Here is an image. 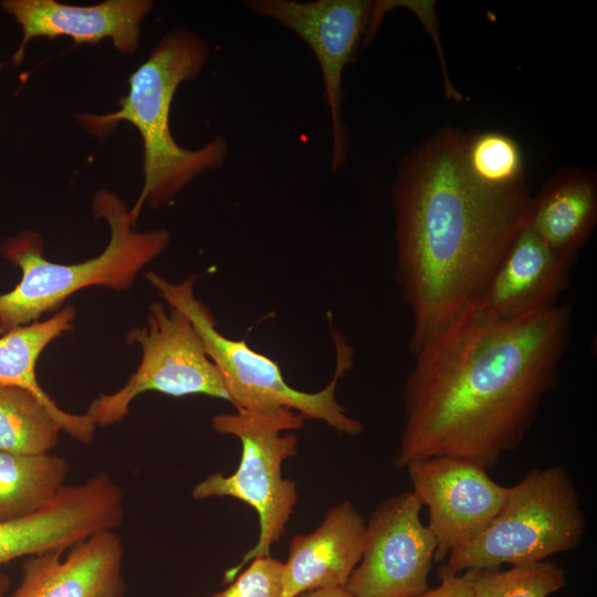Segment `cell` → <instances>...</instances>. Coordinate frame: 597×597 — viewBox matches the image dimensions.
<instances>
[{
  "label": "cell",
  "instance_id": "6da1fadb",
  "mask_svg": "<svg viewBox=\"0 0 597 597\" xmlns=\"http://www.w3.org/2000/svg\"><path fill=\"white\" fill-rule=\"evenodd\" d=\"M572 322L569 304L513 318L474 312L429 339L405 380L394 467L451 457L490 470L514 451L558 386Z\"/></svg>",
  "mask_w": 597,
  "mask_h": 597
},
{
  "label": "cell",
  "instance_id": "7a4b0ae2",
  "mask_svg": "<svg viewBox=\"0 0 597 597\" xmlns=\"http://www.w3.org/2000/svg\"><path fill=\"white\" fill-rule=\"evenodd\" d=\"M467 133L444 128L399 164L392 187L395 277L411 315L408 350L476 312L533 196L479 184L464 164Z\"/></svg>",
  "mask_w": 597,
  "mask_h": 597
},
{
  "label": "cell",
  "instance_id": "3957f363",
  "mask_svg": "<svg viewBox=\"0 0 597 597\" xmlns=\"http://www.w3.org/2000/svg\"><path fill=\"white\" fill-rule=\"evenodd\" d=\"M209 57L208 43L193 31H168L148 59L129 76V92L113 113H77L81 127L103 138L119 122L130 123L139 132L144 146V184L130 219L136 226L144 206L157 209L169 203L182 188L208 169L224 164L229 143L218 136L191 150L176 143L170 133L169 113L178 86L201 72Z\"/></svg>",
  "mask_w": 597,
  "mask_h": 597
},
{
  "label": "cell",
  "instance_id": "277c9868",
  "mask_svg": "<svg viewBox=\"0 0 597 597\" xmlns=\"http://www.w3.org/2000/svg\"><path fill=\"white\" fill-rule=\"evenodd\" d=\"M92 212L106 221L109 242L97 256L75 264L44 259L39 233L23 231L8 238L2 255L21 270L20 282L0 295V335L38 322L72 294L90 286L127 290L137 274L169 245L165 229L138 232L125 202L113 191L101 189L92 199Z\"/></svg>",
  "mask_w": 597,
  "mask_h": 597
},
{
  "label": "cell",
  "instance_id": "5b68a950",
  "mask_svg": "<svg viewBox=\"0 0 597 597\" xmlns=\"http://www.w3.org/2000/svg\"><path fill=\"white\" fill-rule=\"evenodd\" d=\"M145 276L169 306L190 320L237 410L269 412L286 408L305 419L323 421L341 434L363 433V423L350 417L336 398L338 380L354 364V349L342 333L332 329L336 363L331 381L318 391L298 390L285 381L272 358L258 353L245 341L229 338L217 329L210 308L195 294L196 277L171 283L154 272Z\"/></svg>",
  "mask_w": 597,
  "mask_h": 597
},
{
  "label": "cell",
  "instance_id": "8992f818",
  "mask_svg": "<svg viewBox=\"0 0 597 597\" xmlns=\"http://www.w3.org/2000/svg\"><path fill=\"white\" fill-rule=\"evenodd\" d=\"M586 527L579 491L567 469L534 468L507 486L500 512L484 531L452 551L441 566L458 574L546 561L577 548Z\"/></svg>",
  "mask_w": 597,
  "mask_h": 597
},
{
  "label": "cell",
  "instance_id": "52a82bcc",
  "mask_svg": "<svg viewBox=\"0 0 597 597\" xmlns=\"http://www.w3.org/2000/svg\"><path fill=\"white\" fill-rule=\"evenodd\" d=\"M304 421L301 413L286 408L269 412L235 409L211 419L217 433L240 441V463L230 475L217 472L198 482L191 496L240 500L258 513L260 525L256 543L226 572L224 582H232L252 559L269 556L286 531L298 494L294 481L283 478L282 465L296 454L297 437L293 431L301 429Z\"/></svg>",
  "mask_w": 597,
  "mask_h": 597
},
{
  "label": "cell",
  "instance_id": "ba28073f",
  "mask_svg": "<svg viewBox=\"0 0 597 597\" xmlns=\"http://www.w3.org/2000/svg\"><path fill=\"white\" fill-rule=\"evenodd\" d=\"M127 343H137L142 360L127 383L113 394L95 398L86 415L100 427L115 425L128 413L130 402L145 391L172 397L206 395L232 404L217 366L190 320L161 302L149 306L147 323L128 332Z\"/></svg>",
  "mask_w": 597,
  "mask_h": 597
},
{
  "label": "cell",
  "instance_id": "9c48e42d",
  "mask_svg": "<svg viewBox=\"0 0 597 597\" xmlns=\"http://www.w3.org/2000/svg\"><path fill=\"white\" fill-rule=\"evenodd\" d=\"M253 13L295 32L314 52L323 77L324 97L332 121L331 169L347 159L349 138L343 119V71L359 43L375 33V2L367 0H248Z\"/></svg>",
  "mask_w": 597,
  "mask_h": 597
},
{
  "label": "cell",
  "instance_id": "30bf717a",
  "mask_svg": "<svg viewBox=\"0 0 597 597\" xmlns=\"http://www.w3.org/2000/svg\"><path fill=\"white\" fill-rule=\"evenodd\" d=\"M412 492L379 503L366 523L363 555L345 589L353 597H419L430 587L436 540Z\"/></svg>",
  "mask_w": 597,
  "mask_h": 597
},
{
  "label": "cell",
  "instance_id": "8fae6325",
  "mask_svg": "<svg viewBox=\"0 0 597 597\" xmlns=\"http://www.w3.org/2000/svg\"><path fill=\"white\" fill-rule=\"evenodd\" d=\"M412 492L428 507V528L437 549L434 562L465 545L500 512L507 486L493 481L481 465L451 457H432L410 463Z\"/></svg>",
  "mask_w": 597,
  "mask_h": 597
},
{
  "label": "cell",
  "instance_id": "7c38bea8",
  "mask_svg": "<svg viewBox=\"0 0 597 597\" xmlns=\"http://www.w3.org/2000/svg\"><path fill=\"white\" fill-rule=\"evenodd\" d=\"M1 7L20 24L23 38L12 56L15 66L30 40L70 36L76 44L111 39L116 50L134 53L142 22L154 8L149 0H107L94 6H71L55 0H4Z\"/></svg>",
  "mask_w": 597,
  "mask_h": 597
},
{
  "label": "cell",
  "instance_id": "4fadbf2b",
  "mask_svg": "<svg viewBox=\"0 0 597 597\" xmlns=\"http://www.w3.org/2000/svg\"><path fill=\"white\" fill-rule=\"evenodd\" d=\"M65 551L32 555L8 597H124V545L116 531L98 532Z\"/></svg>",
  "mask_w": 597,
  "mask_h": 597
},
{
  "label": "cell",
  "instance_id": "5bb4252c",
  "mask_svg": "<svg viewBox=\"0 0 597 597\" xmlns=\"http://www.w3.org/2000/svg\"><path fill=\"white\" fill-rule=\"evenodd\" d=\"M574 263L553 252L526 223L501 260L476 312L513 318L553 307L568 289Z\"/></svg>",
  "mask_w": 597,
  "mask_h": 597
},
{
  "label": "cell",
  "instance_id": "9a60e30c",
  "mask_svg": "<svg viewBox=\"0 0 597 597\" xmlns=\"http://www.w3.org/2000/svg\"><path fill=\"white\" fill-rule=\"evenodd\" d=\"M365 534L366 522L353 502L329 509L313 532L291 540L283 563V597L345 587L362 558Z\"/></svg>",
  "mask_w": 597,
  "mask_h": 597
},
{
  "label": "cell",
  "instance_id": "2e32d148",
  "mask_svg": "<svg viewBox=\"0 0 597 597\" xmlns=\"http://www.w3.org/2000/svg\"><path fill=\"white\" fill-rule=\"evenodd\" d=\"M597 222V176L564 167L533 196L528 227L556 254L576 261Z\"/></svg>",
  "mask_w": 597,
  "mask_h": 597
},
{
  "label": "cell",
  "instance_id": "e0dca14e",
  "mask_svg": "<svg viewBox=\"0 0 597 597\" xmlns=\"http://www.w3.org/2000/svg\"><path fill=\"white\" fill-rule=\"evenodd\" d=\"M76 311L67 305L43 321L13 328L0 336V386H13L33 394L56 418L64 432L81 443H91L96 425L86 415L61 409L36 380L35 364L56 337L73 329Z\"/></svg>",
  "mask_w": 597,
  "mask_h": 597
},
{
  "label": "cell",
  "instance_id": "ac0fdd59",
  "mask_svg": "<svg viewBox=\"0 0 597 597\" xmlns=\"http://www.w3.org/2000/svg\"><path fill=\"white\" fill-rule=\"evenodd\" d=\"M70 464L63 457L0 452V523L30 515L65 485Z\"/></svg>",
  "mask_w": 597,
  "mask_h": 597
},
{
  "label": "cell",
  "instance_id": "d6986e66",
  "mask_svg": "<svg viewBox=\"0 0 597 597\" xmlns=\"http://www.w3.org/2000/svg\"><path fill=\"white\" fill-rule=\"evenodd\" d=\"M61 431L60 422L33 394L0 386V452L50 453Z\"/></svg>",
  "mask_w": 597,
  "mask_h": 597
},
{
  "label": "cell",
  "instance_id": "ffe728a7",
  "mask_svg": "<svg viewBox=\"0 0 597 597\" xmlns=\"http://www.w3.org/2000/svg\"><path fill=\"white\" fill-rule=\"evenodd\" d=\"M463 157L470 175L485 187L511 191L526 186L521 147L502 132L467 133Z\"/></svg>",
  "mask_w": 597,
  "mask_h": 597
},
{
  "label": "cell",
  "instance_id": "44dd1931",
  "mask_svg": "<svg viewBox=\"0 0 597 597\" xmlns=\"http://www.w3.org/2000/svg\"><path fill=\"white\" fill-rule=\"evenodd\" d=\"M566 585L565 570L546 559L507 569L490 567L475 570L472 597H548Z\"/></svg>",
  "mask_w": 597,
  "mask_h": 597
},
{
  "label": "cell",
  "instance_id": "7402d4cb",
  "mask_svg": "<svg viewBox=\"0 0 597 597\" xmlns=\"http://www.w3.org/2000/svg\"><path fill=\"white\" fill-rule=\"evenodd\" d=\"M283 562L269 556L256 557L223 590L211 597H283Z\"/></svg>",
  "mask_w": 597,
  "mask_h": 597
},
{
  "label": "cell",
  "instance_id": "603a6c76",
  "mask_svg": "<svg viewBox=\"0 0 597 597\" xmlns=\"http://www.w3.org/2000/svg\"><path fill=\"white\" fill-rule=\"evenodd\" d=\"M475 570L450 573L442 566L438 569L440 583L434 588H429L419 597H472V585Z\"/></svg>",
  "mask_w": 597,
  "mask_h": 597
},
{
  "label": "cell",
  "instance_id": "cb8c5ba5",
  "mask_svg": "<svg viewBox=\"0 0 597 597\" xmlns=\"http://www.w3.org/2000/svg\"><path fill=\"white\" fill-rule=\"evenodd\" d=\"M303 597H353L345 587L322 588L305 593Z\"/></svg>",
  "mask_w": 597,
  "mask_h": 597
},
{
  "label": "cell",
  "instance_id": "d4e9b609",
  "mask_svg": "<svg viewBox=\"0 0 597 597\" xmlns=\"http://www.w3.org/2000/svg\"><path fill=\"white\" fill-rule=\"evenodd\" d=\"M11 587L10 578L7 574H0V597H8Z\"/></svg>",
  "mask_w": 597,
  "mask_h": 597
}]
</instances>
